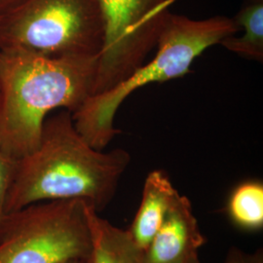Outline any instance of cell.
<instances>
[{
  "label": "cell",
  "mask_w": 263,
  "mask_h": 263,
  "mask_svg": "<svg viewBox=\"0 0 263 263\" xmlns=\"http://www.w3.org/2000/svg\"><path fill=\"white\" fill-rule=\"evenodd\" d=\"M176 0H99L105 25L93 95L121 83L145 63Z\"/></svg>",
  "instance_id": "8992f818"
},
{
  "label": "cell",
  "mask_w": 263,
  "mask_h": 263,
  "mask_svg": "<svg viewBox=\"0 0 263 263\" xmlns=\"http://www.w3.org/2000/svg\"><path fill=\"white\" fill-rule=\"evenodd\" d=\"M20 0H0V13L15 5Z\"/></svg>",
  "instance_id": "5bb4252c"
},
{
  "label": "cell",
  "mask_w": 263,
  "mask_h": 263,
  "mask_svg": "<svg viewBox=\"0 0 263 263\" xmlns=\"http://www.w3.org/2000/svg\"><path fill=\"white\" fill-rule=\"evenodd\" d=\"M130 162L123 148L95 149L76 130L71 112L63 109L45 120L35 151L17 160L6 211L78 199L101 213L112 201Z\"/></svg>",
  "instance_id": "6da1fadb"
},
{
  "label": "cell",
  "mask_w": 263,
  "mask_h": 263,
  "mask_svg": "<svg viewBox=\"0 0 263 263\" xmlns=\"http://www.w3.org/2000/svg\"><path fill=\"white\" fill-rule=\"evenodd\" d=\"M180 193L169 176L161 170L152 171L146 177L141 204L128 232L134 243L143 252L159 230L170 208Z\"/></svg>",
  "instance_id": "ba28073f"
},
{
  "label": "cell",
  "mask_w": 263,
  "mask_h": 263,
  "mask_svg": "<svg viewBox=\"0 0 263 263\" xmlns=\"http://www.w3.org/2000/svg\"><path fill=\"white\" fill-rule=\"evenodd\" d=\"M91 249L86 263H141L142 252L134 243L128 230L111 224L95 208L87 207Z\"/></svg>",
  "instance_id": "9c48e42d"
},
{
  "label": "cell",
  "mask_w": 263,
  "mask_h": 263,
  "mask_svg": "<svg viewBox=\"0 0 263 263\" xmlns=\"http://www.w3.org/2000/svg\"><path fill=\"white\" fill-rule=\"evenodd\" d=\"M239 32L232 18L216 16L194 20L170 13L160 33L156 54L121 83L100 94L91 95L71 113L77 132L92 147L104 151L120 131L114 117L123 102L135 91L153 82L182 77L208 48Z\"/></svg>",
  "instance_id": "3957f363"
},
{
  "label": "cell",
  "mask_w": 263,
  "mask_h": 263,
  "mask_svg": "<svg viewBox=\"0 0 263 263\" xmlns=\"http://www.w3.org/2000/svg\"><path fill=\"white\" fill-rule=\"evenodd\" d=\"M17 160L8 156L0 149V224L7 214L6 203L14 179Z\"/></svg>",
  "instance_id": "7c38bea8"
},
{
  "label": "cell",
  "mask_w": 263,
  "mask_h": 263,
  "mask_svg": "<svg viewBox=\"0 0 263 263\" xmlns=\"http://www.w3.org/2000/svg\"><path fill=\"white\" fill-rule=\"evenodd\" d=\"M104 32L99 0H20L0 13V51L99 57Z\"/></svg>",
  "instance_id": "277c9868"
},
{
  "label": "cell",
  "mask_w": 263,
  "mask_h": 263,
  "mask_svg": "<svg viewBox=\"0 0 263 263\" xmlns=\"http://www.w3.org/2000/svg\"><path fill=\"white\" fill-rule=\"evenodd\" d=\"M99 57L0 51V149L19 160L35 151L49 113H71L94 92Z\"/></svg>",
  "instance_id": "7a4b0ae2"
},
{
  "label": "cell",
  "mask_w": 263,
  "mask_h": 263,
  "mask_svg": "<svg viewBox=\"0 0 263 263\" xmlns=\"http://www.w3.org/2000/svg\"><path fill=\"white\" fill-rule=\"evenodd\" d=\"M227 213L235 226L249 231L263 226V184L260 181H246L231 193Z\"/></svg>",
  "instance_id": "8fae6325"
},
{
  "label": "cell",
  "mask_w": 263,
  "mask_h": 263,
  "mask_svg": "<svg viewBox=\"0 0 263 263\" xmlns=\"http://www.w3.org/2000/svg\"><path fill=\"white\" fill-rule=\"evenodd\" d=\"M84 200H55L8 212L0 224V263L86 260L91 235Z\"/></svg>",
  "instance_id": "5b68a950"
},
{
  "label": "cell",
  "mask_w": 263,
  "mask_h": 263,
  "mask_svg": "<svg viewBox=\"0 0 263 263\" xmlns=\"http://www.w3.org/2000/svg\"><path fill=\"white\" fill-rule=\"evenodd\" d=\"M69 263H86V260H76V261H72Z\"/></svg>",
  "instance_id": "9a60e30c"
},
{
  "label": "cell",
  "mask_w": 263,
  "mask_h": 263,
  "mask_svg": "<svg viewBox=\"0 0 263 263\" xmlns=\"http://www.w3.org/2000/svg\"><path fill=\"white\" fill-rule=\"evenodd\" d=\"M189 263H200V261H199V257H198V258H196V259H194V260H192L191 262Z\"/></svg>",
  "instance_id": "2e32d148"
},
{
  "label": "cell",
  "mask_w": 263,
  "mask_h": 263,
  "mask_svg": "<svg viewBox=\"0 0 263 263\" xmlns=\"http://www.w3.org/2000/svg\"><path fill=\"white\" fill-rule=\"evenodd\" d=\"M205 243L190 200L180 194L142 252L141 263L191 262Z\"/></svg>",
  "instance_id": "52a82bcc"
},
{
  "label": "cell",
  "mask_w": 263,
  "mask_h": 263,
  "mask_svg": "<svg viewBox=\"0 0 263 263\" xmlns=\"http://www.w3.org/2000/svg\"><path fill=\"white\" fill-rule=\"evenodd\" d=\"M223 263H263L262 249H257L254 253H248L232 247L228 251Z\"/></svg>",
  "instance_id": "4fadbf2b"
},
{
  "label": "cell",
  "mask_w": 263,
  "mask_h": 263,
  "mask_svg": "<svg viewBox=\"0 0 263 263\" xmlns=\"http://www.w3.org/2000/svg\"><path fill=\"white\" fill-rule=\"evenodd\" d=\"M0 102H1V77H0Z\"/></svg>",
  "instance_id": "e0dca14e"
},
{
  "label": "cell",
  "mask_w": 263,
  "mask_h": 263,
  "mask_svg": "<svg viewBox=\"0 0 263 263\" xmlns=\"http://www.w3.org/2000/svg\"><path fill=\"white\" fill-rule=\"evenodd\" d=\"M242 36L236 34L223 38L219 44L247 60L263 61V0H244L232 18Z\"/></svg>",
  "instance_id": "30bf717a"
}]
</instances>
